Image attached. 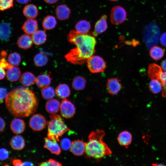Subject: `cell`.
<instances>
[{
	"mask_svg": "<svg viewBox=\"0 0 166 166\" xmlns=\"http://www.w3.org/2000/svg\"><path fill=\"white\" fill-rule=\"evenodd\" d=\"M6 126V124L4 120L0 117V133L4 131Z\"/></svg>",
	"mask_w": 166,
	"mask_h": 166,
	"instance_id": "obj_45",
	"label": "cell"
},
{
	"mask_svg": "<svg viewBox=\"0 0 166 166\" xmlns=\"http://www.w3.org/2000/svg\"><path fill=\"white\" fill-rule=\"evenodd\" d=\"M55 93L58 97L64 99L69 96L71 91L67 84L63 83L58 85L55 89Z\"/></svg>",
	"mask_w": 166,
	"mask_h": 166,
	"instance_id": "obj_27",
	"label": "cell"
},
{
	"mask_svg": "<svg viewBox=\"0 0 166 166\" xmlns=\"http://www.w3.org/2000/svg\"><path fill=\"white\" fill-rule=\"evenodd\" d=\"M160 42L163 46L166 47V32L163 33L160 38Z\"/></svg>",
	"mask_w": 166,
	"mask_h": 166,
	"instance_id": "obj_44",
	"label": "cell"
},
{
	"mask_svg": "<svg viewBox=\"0 0 166 166\" xmlns=\"http://www.w3.org/2000/svg\"><path fill=\"white\" fill-rule=\"evenodd\" d=\"M46 3L48 4H54L57 2L58 0H44Z\"/></svg>",
	"mask_w": 166,
	"mask_h": 166,
	"instance_id": "obj_51",
	"label": "cell"
},
{
	"mask_svg": "<svg viewBox=\"0 0 166 166\" xmlns=\"http://www.w3.org/2000/svg\"><path fill=\"white\" fill-rule=\"evenodd\" d=\"M16 43L19 48L27 49L32 46L33 42L32 37L26 34L22 35L18 38Z\"/></svg>",
	"mask_w": 166,
	"mask_h": 166,
	"instance_id": "obj_16",
	"label": "cell"
},
{
	"mask_svg": "<svg viewBox=\"0 0 166 166\" xmlns=\"http://www.w3.org/2000/svg\"><path fill=\"white\" fill-rule=\"evenodd\" d=\"M50 117V120L48 124V137L54 141H59V138L70 130L59 115L51 114Z\"/></svg>",
	"mask_w": 166,
	"mask_h": 166,
	"instance_id": "obj_4",
	"label": "cell"
},
{
	"mask_svg": "<svg viewBox=\"0 0 166 166\" xmlns=\"http://www.w3.org/2000/svg\"><path fill=\"white\" fill-rule=\"evenodd\" d=\"M45 144L44 147L49 150L52 153L56 155H59L61 152L59 145L57 141H54L48 137L44 138Z\"/></svg>",
	"mask_w": 166,
	"mask_h": 166,
	"instance_id": "obj_17",
	"label": "cell"
},
{
	"mask_svg": "<svg viewBox=\"0 0 166 166\" xmlns=\"http://www.w3.org/2000/svg\"><path fill=\"white\" fill-rule=\"evenodd\" d=\"M7 54L6 52L4 50H2L0 53V57H3L6 56Z\"/></svg>",
	"mask_w": 166,
	"mask_h": 166,
	"instance_id": "obj_52",
	"label": "cell"
},
{
	"mask_svg": "<svg viewBox=\"0 0 166 166\" xmlns=\"http://www.w3.org/2000/svg\"><path fill=\"white\" fill-rule=\"evenodd\" d=\"M149 55L152 59L158 60H160L163 57L164 51L161 47L155 45L151 48Z\"/></svg>",
	"mask_w": 166,
	"mask_h": 166,
	"instance_id": "obj_32",
	"label": "cell"
},
{
	"mask_svg": "<svg viewBox=\"0 0 166 166\" xmlns=\"http://www.w3.org/2000/svg\"><path fill=\"white\" fill-rule=\"evenodd\" d=\"M6 75V73L4 69L0 67V80L3 79Z\"/></svg>",
	"mask_w": 166,
	"mask_h": 166,
	"instance_id": "obj_47",
	"label": "cell"
},
{
	"mask_svg": "<svg viewBox=\"0 0 166 166\" xmlns=\"http://www.w3.org/2000/svg\"><path fill=\"white\" fill-rule=\"evenodd\" d=\"M60 109L61 115L66 118L72 117L75 114L76 111L74 105L70 101L65 98L62 101Z\"/></svg>",
	"mask_w": 166,
	"mask_h": 166,
	"instance_id": "obj_9",
	"label": "cell"
},
{
	"mask_svg": "<svg viewBox=\"0 0 166 166\" xmlns=\"http://www.w3.org/2000/svg\"><path fill=\"white\" fill-rule=\"evenodd\" d=\"M67 40L76 45L65 56L67 61L72 64L82 65L95 53L96 41L92 35L81 34L72 30L68 35Z\"/></svg>",
	"mask_w": 166,
	"mask_h": 166,
	"instance_id": "obj_2",
	"label": "cell"
},
{
	"mask_svg": "<svg viewBox=\"0 0 166 166\" xmlns=\"http://www.w3.org/2000/svg\"><path fill=\"white\" fill-rule=\"evenodd\" d=\"M149 88L153 93L157 94L162 91V86L161 82L158 80L152 79L149 84Z\"/></svg>",
	"mask_w": 166,
	"mask_h": 166,
	"instance_id": "obj_34",
	"label": "cell"
},
{
	"mask_svg": "<svg viewBox=\"0 0 166 166\" xmlns=\"http://www.w3.org/2000/svg\"><path fill=\"white\" fill-rule=\"evenodd\" d=\"M162 72L161 67L157 64L153 63L149 65L148 73L151 79H155L159 81L160 75Z\"/></svg>",
	"mask_w": 166,
	"mask_h": 166,
	"instance_id": "obj_21",
	"label": "cell"
},
{
	"mask_svg": "<svg viewBox=\"0 0 166 166\" xmlns=\"http://www.w3.org/2000/svg\"><path fill=\"white\" fill-rule=\"evenodd\" d=\"M117 140L120 145L127 147L132 143V136L129 132L123 131L119 134Z\"/></svg>",
	"mask_w": 166,
	"mask_h": 166,
	"instance_id": "obj_19",
	"label": "cell"
},
{
	"mask_svg": "<svg viewBox=\"0 0 166 166\" xmlns=\"http://www.w3.org/2000/svg\"><path fill=\"white\" fill-rule=\"evenodd\" d=\"M21 60L20 55L16 52L10 53L8 57L9 62L14 66H18L20 63Z\"/></svg>",
	"mask_w": 166,
	"mask_h": 166,
	"instance_id": "obj_36",
	"label": "cell"
},
{
	"mask_svg": "<svg viewBox=\"0 0 166 166\" xmlns=\"http://www.w3.org/2000/svg\"><path fill=\"white\" fill-rule=\"evenodd\" d=\"M52 79L49 74H41L36 78L35 83L39 88H43L49 86L51 83Z\"/></svg>",
	"mask_w": 166,
	"mask_h": 166,
	"instance_id": "obj_28",
	"label": "cell"
},
{
	"mask_svg": "<svg viewBox=\"0 0 166 166\" xmlns=\"http://www.w3.org/2000/svg\"><path fill=\"white\" fill-rule=\"evenodd\" d=\"M107 19V16L103 15L97 21L95 24L94 30L92 33V36L97 37L106 30L108 27Z\"/></svg>",
	"mask_w": 166,
	"mask_h": 166,
	"instance_id": "obj_11",
	"label": "cell"
},
{
	"mask_svg": "<svg viewBox=\"0 0 166 166\" xmlns=\"http://www.w3.org/2000/svg\"><path fill=\"white\" fill-rule=\"evenodd\" d=\"M106 87L108 93L113 95L117 94L122 88L120 79L114 77L108 79Z\"/></svg>",
	"mask_w": 166,
	"mask_h": 166,
	"instance_id": "obj_10",
	"label": "cell"
},
{
	"mask_svg": "<svg viewBox=\"0 0 166 166\" xmlns=\"http://www.w3.org/2000/svg\"><path fill=\"white\" fill-rule=\"evenodd\" d=\"M23 13L24 15L28 19H34L38 15V10L36 6L30 4L24 7Z\"/></svg>",
	"mask_w": 166,
	"mask_h": 166,
	"instance_id": "obj_22",
	"label": "cell"
},
{
	"mask_svg": "<svg viewBox=\"0 0 166 166\" xmlns=\"http://www.w3.org/2000/svg\"><path fill=\"white\" fill-rule=\"evenodd\" d=\"M161 68L164 71L166 72V59L163 60L161 64Z\"/></svg>",
	"mask_w": 166,
	"mask_h": 166,
	"instance_id": "obj_48",
	"label": "cell"
},
{
	"mask_svg": "<svg viewBox=\"0 0 166 166\" xmlns=\"http://www.w3.org/2000/svg\"><path fill=\"white\" fill-rule=\"evenodd\" d=\"M48 58L45 54L40 53L37 54L34 57V61L35 65L38 67L45 65L48 61Z\"/></svg>",
	"mask_w": 166,
	"mask_h": 166,
	"instance_id": "obj_33",
	"label": "cell"
},
{
	"mask_svg": "<svg viewBox=\"0 0 166 166\" xmlns=\"http://www.w3.org/2000/svg\"><path fill=\"white\" fill-rule=\"evenodd\" d=\"M160 33V29L155 23H150L144 27L142 30V36L147 48L150 49L158 44Z\"/></svg>",
	"mask_w": 166,
	"mask_h": 166,
	"instance_id": "obj_5",
	"label": "cell"
},
{
	"mask_svg": "<svg viewBox=\"0 0 166 166\" xmlns=\"http://www.w3.org/2000/svg\"><path fill=\"white\" fill-rule=\"evenodd\" d=\"M39 166H62L59 162L52 159L42 162Z\"/></svg>",
	"mask_w": 166,
	"mask_h": 166,
	"instance_id": "obj_40",
	"label": "cell"
},
{
	"mask_svg": "<svg viewBox=\"0 0 166 166\" xmlns=\"http://www.w3.org/2000/svg\"><path fill=\"white\" fill-rule=\"evenodd\" d=\"M87 62L88 69L93 73L103 72L106 67L103 59L98 56H92L88 59Z\"/></svg>",
	"mask_w": 166,
	"mask_h": 166,
	"instance_id": "obj_6",
	"label": "cell"
},
{
	"mask_svg": "<svg viewBox=\"0 0 166 166\" xmlns=\"http://www.w3.org/2000/svg\"><path fill=\"white\" fill-rule=\"evenodd\" d=\"M86 80L82 76H78L75 77L73 80L72 85L73 88L77 91L84 89L86 85Z\"/></svg>",
	"mask_w": 166,
	"mask_h": 166,
	"instance_id": "obj_31",
	"label": "cell"
},
{
	"mask_svg": "<svg viewBox=\"0 0 166 166\" xmlns=\"http://www.w3.org/2000/svg\"><path fill=\"white\" fill-rule=\"evenodd\" d=\"M22 166H34V165L32 162L29 161H26L23 163Z\"/></svg>",
	"mask_w": 166,
	"mask_h": 166,
	"instance_id": "obj_49",
	"label": "cell"
},
{
	"mask_svg": "<svg viewBox=\"0 0 166 166\" xmlns=\"http://www.w3.org/2000/svg\"><path fill=\"white\" fill-rule=\"evenodd\" d=\"M6 109L15 117H25L35 112L38 102L31 90L24 88H16L10 92L5 99Z\"/></svg>",
	"mask_w": 166,
	"mask_h": 166,
	"instance_id": "obj_1",
	"label": "cell"
},
{
	"mask_svg": "<svg viewBox=\"0 0 166 166\" xmlns=\"http://www.w3.org/2000/svg\"><path fill=\"white\" fill-rule=\"evenodd\" d=\"M10 144L14 150H21L25 145V140L22 136L17 135L13 136L10 141Z\"/></svg>",
	"mask_w": 166,
	"mask_h": 166,
	"instance_id": "obj_20",
	"label": "cell"
},
{
	"mask_svg": "<svg viewBox=\"0 0 166 166\" xmlns=\"http://www.w3.org/2000/svg\"><path fill=\"white\" fill-rule=\"evenodd\" d=\"M21 73V71L19 68L13 66L7 69L6 76L9 81L16 82L20 79Z\"/></svg>",
	"mask_w": 166,
	"mask_h": 166,
	"instance_id": "obj_25",
	"label": "cell"
},
{
	"mask_svg": "<svg viewBox=\"0 0 166 166\" xmlns=\"http://www.w3.org/2000/svg\"><path fill=\"white\" fill-rule=\"evenodd\" d=\"M71 13L70 9L66 5H60L56 8L55 14L57 18L60 20L68 19Z\"/></svg>",
	"mask_w": 166,
	"mask_h": 166,
	"instance_id": "obj_15",
	"label": "cell"
},
{
	"mask_svg": "<svg viewBox=\"0 0 166 166\" xmlns=\"http://www.w3.org/2000/svg\"><path fill=\"white\" fill-rule=\"evenodd\" d=\"M13 6V0H0V11H3Z\"/></svg>",
	"mask_w": 166,
	"mask_h": 166,
	"instance_id": "obj_37",
	"label": "cell"
},
{
	"mask_svg": "<svg viewBox=\"0 0 166 166\" xmlns=\"http://www.w3.org/2000/svg\"><path fill=\"white\" fill-rule=\"evenodd\" d=\"M75 31L81 34H87L91 29L90 23L85 20L78 22L75 26Z\"/></svg>",
	"mask_w": 166,
	"mask_h": 166,
	"instance_id": "obj_29",
	"label": "cell"
},
{
	"mask_svg": "<svg viewBox=\"0 0 166 166\" xmlns=\"http://www.w3.org/2000/svg\"><path fill=\"white\" fill-rule=\"evenodd\" d=\"M61 104L56 99H52L48 101L45 104V109L48 113L51 114H55L59 110Z\"/></svg>",
	"mask_w": 166,
	"mask_h": 166,
	"instance_id": "obj_26",
	"label": "cell"
},
{
	"mask_svg": "<svg viewBox=\"0 0 166 166\" xmlns=\"http://www.w3.org/2000/svg\"><path fill=\"white\" fill-rule=\"evenodd\" d=\"M29 124L33 130L41 131L45 127L47 121L45 117L41 114H35L30 118Z\"/></svg>",
	"mask_w": 166,
	"mask_h": 166,
	"instance_id": "obj_8",
	"label": "cell"
},
{
	"mask_svg": "<svg viewBox=\"0 0 166 166\" xmlns=\"http://www.w3.org/2000/svg\"><path fill=\"white\" fill-rule=\"evenodd\" d=\"M153 166H166L165 165L161 164L153 163L152 164Z\"/></svg>",
	"mask_w": 166,
	"mask_h": 166,
	"instance_id": "obj_53",
	"label": "cell"
},
{
	"mask_svg": "<svg viewBox=\"0 0 166 166\" xmlns=\"http://www.w3.org/2000/svg\"><path fill=\"white\" fill-rule=\"evenodd\" d=\"M8 94L7 90L3 87L0 88V104L3 103Z\"/></svg>",
	"mask_w": 166,
	"mask_h": 166,
	"instance_id": "obj_43",
	"label": "cell"
},
{
	"mask_svg": "<svg viewBox=\"0 0 166 166\" xmlns=\"http://www.w3.org/2000/svg\"><path fill=\"white\" fill-rule=\"evenodd\" d=\"M126 17V12L122 6H116L112 8L110 19L113 24L119 25L122 23L125 20Z\"/></svg>",
	"mask_w": 166,
	"mask_h": 166,
	"instance_id": "obj_7",
	"label": "cell"
},
{
	"mask_svg": "<svg viewBox=\"0 0 166 166\" xmlns=\"http://www.w3.org/2000/svg\"><path fill=\"white\" fill-rule=\"evenodd\" d=\"M110 1H117L118 0H109Z\"/></svg>",
	"mask_w": 166,
	"mask_h": 166,
	"instance_id": "obj_54",
	"label": "cell"
},
{
	"mask_svg": "<svg viewBox=\"0 0 166 166\" xmlns=\"http://www.w3.org/2000/svg\"><path fill=\"white\" fill-rule=\"evenodd\" d=\"M13 66L9 63L8 61H7L4 57H2L0 60V67L3 69H8Z\"/></svg>",
	"mask_w": 166,
	"mask_h": 166,
	"instance_id": "obj_42",
	"label": "cell"
},
{
	"mask_svg": "<svg viewBox=\"0 0 166 166\" xmlns=\"http://www.w3.org/2000/svg\"><path fill=\"white\" fill-rule=\"evenodd\" d=\"M11 32L10 25L7 22L0 23V41H7L9 39Z\"/></svg>",
	"mask_w": 166,
	"mask_h": 166,
	"instance_id": "obj_18",
	"label": "cell"
},
{
	"mask_svg": "<svg viewBox=\"0 0 166 166\" xmlns=\"http://www.w3.org/2000/svg\"><path fill=\"white\" fill-rule=\"evenodd\" d=\"M86 143L80 140H74L72 142L70 150L74 155L81 156L85 152Z\"/></svg>",
	"mask_w": 166,
	"mask_h": 166,
	"instance_id": "obj_12",
	"label": "cell"
},
{
	"mask_svg": "<svg viewBox=\"0 0 166 166\" xmlns=\"http://www.w3.org/2000/svg\"><path fill=\"white\" fill-rule=\"evenodd\" d=\"M34 43L39 45L44 43L46 41L47 35L45 30H38L34 33L31 36Z\"/></svg>",
	"mask_w": 166,
	"mask_h": 166,
	"instance_id": "obj_23",
	"label": "cell"
},
{
	"mask_svg": "<svg viewBox=\"0 0 166 166\" xmlns=\"http://www.w3.org/2000/svg\"><path fill=\"white\" fill-rule=\"evenodd\" d=\"M12 164L14 166H22L23 162L18 159H15L13 160Z\"/></svg>",
	"mask_w": 166,
	"mask_h": 166,
	"instance_id": "obj_46",
	"label": "cell"
},
{
	"mask_svg": "<svg viewBox=\"0 0 166 166\" xmlns=\"http://www.w3.org/2000/svg\"><path fill=\"white\" fill-rule=\"evenodd\" d=\"M10 127L12 132L15 134H19L22 133L25 128L24 121L22 119L15 118L11 121Z\"/></svg>",
	"mask_w": 166,
	"mask_h": 166,
	"instance_id": "obj_14",
	"label": "cell"
},
{
	"mask_svg": "<svg viewBox=\"0 0 166 166\" xmlns=\"http://www.w3.org/2000/svg\"><path fill=\"white\" fill-rule=\"evenodd\" d=\"M9 152L8 150L4 148H0V160H6L9 156Z\"/></svg>",
	"mask_w": 166,
	"mask_h": 166,
	"instance_id": "obj_41",
	"label": "cell"
},
{
	"mask_svg": "<svg viewBox=\"0 0 166 166\" xmlns=\"http://www.w3.org/2000/svg\"><path fill=\"white\" fill-rule=\"evenodd\" d=\"M38 24L37 20L34 19H28L22 27V29L26 34L32 35L38 29Z\"/></svg>",
	"mask_w": 166,
	"mask_h": 166,
	"instance_id": "obj_13",
	"label": "cell"
},
{
	"mask_svg": "<svg viewBox=\"0 0 166 166\" xmlns=\"http://www.w3.org/2000/svg\"><path fill=\"white\" fill-rule=\"evenodd\" d=\"M162 86V95L164 97H166V72L163 71L160 75L159 80Z\"/></svg>",
	"mask_w": 166,
	"mask_h": 166,
	"instance_id": "obj_38",
	"label": "cell"
},
{
	"mask_svg": "<svg viewBox=\"0 0 166 166\" xmlns=\"http://www.w3.org/2000/svg\"><path fill=\"white\" fill-rule=\"evenodd\" d=\"M71 144V140L67 138H64L61 141V146L64 150H67L70 149Z\"/></svg>",
	"mask_w": 166,
	"mask_h": 166,
	"instance_id": "obj_39",
	"label": "cell"
},
{
	"mask_svg": "<svg viewBox=\"0 0 166 166\" xmlns=\"http://www.w3.org/2000/svg\"><path fill=\"white\" fill-rule=\"evenodd\" d=\"M57 24V20L55 17L51 15H48L44 18L42 25L45 30H50L54 29Z\"/></svg>",
	"mask_w": 166,
	"mask_h": 166,
	"instance_id": "obj_30",
	"label": "cell"
},
{
	"mask_svg": "<svg viewBox=\"0 0 166 166\" xmlns=\"http://www.w3.org/2000/svg\"><path fill=\"white\" fill-rule=\"evenodd\" d=\"M105 132L102 130H97L91 132L86 143L85 153L90 157L100 159L111 155L112 151L103 140Z\"/></svg>",
	"mask_w": 166,
	"mask_h": 166,
	"instance_id": "obj_3",
	"label": "cell"
},
{
	"mask_svg": "<svg viewBox=\"0 0 166 166\" xmlns=\"http://www.w3.org/2000/svg\"><path fill=\"white\" fill-rule=\"evenodd\" d=\"M17 2L19 3L22 4H26L28 3L30 0H16Z\"/></svg>",
	"mask_w": 166,
	"mask_h": 166,
	"instance_id": "obj_50",
	"label": "cell"
},
{
	"mask_svg": "<svg viewBox=\"0 0 166 166\" xmlns=\"http://www.w3.org/2000/svg\"><path fill=\"white\" fill-rule=\"evenodd\" d=\"M41 94L44 99L50 100L54 97L55 93L53 89L49 86L42 88Z\"/></svg>",
	"mask_w": 166,
	"mask_h": 166,
	"instance_id": "obj_35",
	"label": "cell"
},
{
	"mask_svg": "<svg viewBox=\"0 0 166 166\" xmlns=\"http://www.w3.org/2000/svg\"><path fill=\"white\" fill-rule=\"evenodd\" d=\"M36 79L33 73L30 72H26L21 76L19 81L24 86H30L35 83Z\"/></svg>",
	"mask_w": 166,
	"mask_h": 166,
	"instance_id": "obj_24",
	"label": "cell"
}]
</instances>
